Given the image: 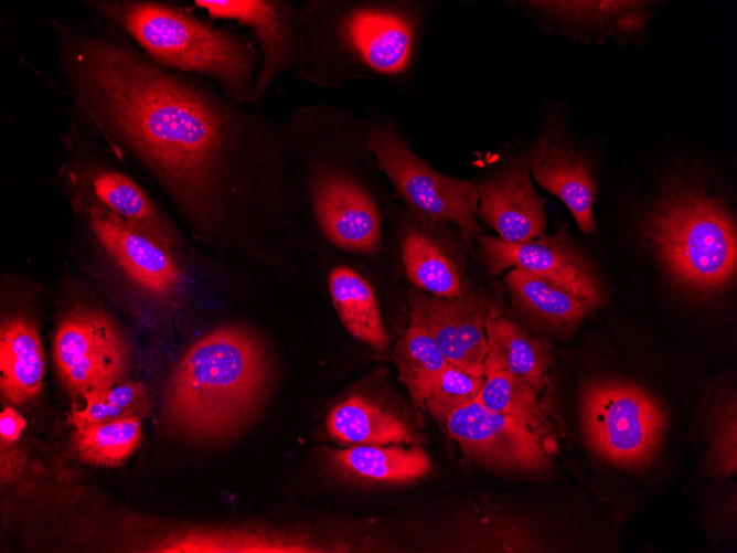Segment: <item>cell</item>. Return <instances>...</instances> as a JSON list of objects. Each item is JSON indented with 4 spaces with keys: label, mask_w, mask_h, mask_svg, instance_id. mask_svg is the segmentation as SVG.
Listing matches in <instances>:
<instances>
[{
    "label": "cell",
    "mask_w": 737,
    "mask_h": 553,
    "mask_svg": "<svg viewBox=\"0 0 737 553\" xmlns=\"http://www.w3.org/2000/svg\"><path fill=\"white\" fill-rule=\"evenodd\" d=\"M514 304L533 319L564 330L585 316V305L564 287L521 268H512L504 278Z\"/></svg>",
    "instance_id": "cell-25"
},
{
    "label": "cell",
    "mask_w": 737,
    "mask_h": 553,
    "mask_svg": "<svg viewBox=\"0 0 737 553\" xmlns=\"http://www.w3.org/2000/svg\"><path fill=\"white\" fill-rule=\"evenodd\" d=\"M446 424L463 455L481 466L528 474L544 471L551 465L555 446L478 400L453 412Z\"/></svg>",
    "instance_id": "cell-11"
},
{
    "label": "cell",
    "mask_w": 737,
    "mask_h": 553,
    "mask_svg": "<svg viewBox=\"0 0 737 553\" xmlns=\"http://www.w3.org/2000/svg\"><path fill=\"white\" fill-rule=\"evenodd\" d=\"M68 178L76 206H100L119 217L154 233L179 248L183 238L173 222L143 189L127 174L100 164L73 169Z\"/></svg>",
    "instance_id": "cell-18"
},
{
    "label": "cell",
    "mask_w": 737,
    "mask_h": 553,
    "mask_svg": "<svg viewBox=\"0 0 737 553\" xmlns=\"http://www.w3.org/2000/svg\"><path fill=\"white\" fill-rule=\"evenodd\" d=\"M0 386L3 396L20 405L35 398L43 385L45 362L34 323L23 316L2 322Z\"/></svg>",
    "instance_id": "cell-20"
},
{
    "label": "cell",
    "mask_w": 737,
    "mask_h": 553,
    "mask_svg": "<svg viewBox=\"0 0 737 553\" xmlns=\"http://www.w3.org/2000/svg\"><path fill=\"white\" fill-rule=\"evenodd\" d=\"M286 153L303 159V196L318 233L343 252L371 255L385 238L380 196L355 163L368 152L364 117L324 103L281 121Z\"/></svg>",
    "instance_id": "cell-3"
},
{
    "label": "cell",
    "mask_w": 737,
    "mask_h": 553,
    "mask_svg": "<svg viewBox=\"0 0 737 553\" xmlns=\"http://www.w3.org/2000/svg\"><path fill=\"white\" fill-rule=\"evenodd\" d=\"M484 370L499 369L526 380L534 389L549 381L551 348L546 340L494 311L485 322Z\"/></svg>",
    "instance_id": "cell-19"
},
{
    "label": "cell",
    "mask_w": 737,
    "mask_h": 553,
    "mask_svg": "<svg viewBox=\"0 0 737 553\" xmlns=\"http://www.w3.org/2000/svg\"><path fill=\"white\" fill-rule=\"evenodd\" d=\"M141 418L137 416L114 422L76 427L71 445L85 462L113 467L120 465L140 445Z\"/></svg>",
    "instance_id": "cell-29"
},
{
    "label": "cell",
    "mask_w": 737,
    "mask_h": 553,
    "mask_svg": "<svg viewBox=\"0 0 737 553\" xmlns=\"http://www.w3.org/2000/svg\"><path fill=\"white\" fill-rule=\"evenodd\" d=\"M484 375H476L448 363L425 402L428 412L446 421L453 412L473 402L480 392Z\"/></svg>",
    "instance_id": "cell-30"
},
{
    "label": "cell",
    "mask_w": 737,
    "mask_h": 553,
    "mask_svg": "<svg viewBox=\"0 0 737 553\" xmlns=\"http://www.w3.org/2000/svg\"><path fill=\"white\" fill-rule=\"evenodd\" d=\"M409 305L410 321L435 339L450 364L484 375L485 322L495 310L481 295L467 286L455 297H437L415 289L410 293Z\"/></svg>",
    "instance_id": "cell-14"
},
{
    "label": "cell",
    "mask_w": 737,
    "mask_h": 553,
    "mask_svg": "<svg viewBox=\"0 0 737 553\" xmlns=\"http://www.w3.org/2000/svg\"><path fill=\"white\" fill-rule=\"evenodd\" d=\"M364 121L367 148L407 213L453 227L472 246L481 234L476 182L432 169L413 150L397 120L381 109L367 105Z\"/></svg>",
    "instance_id": "cell-7"
},
{
    "label": "cell",
    "mask_w": 737,
    "mask_h": 553,
    "mask_svg": "<svg viewBox=\"0 0 737 553\" xmlns=\"http://www.w3.org/2000/svg\"><path fill=\"white\" fill-rule=\"evenodd\" d=\"M51 22L78 123L147 168L197 236L229 225L248 173L280 178L281 121L201 76L154 63L103 20Z\"/></svg>",
    "instance_id": "cell-1"
},
{
    "label": "cell",
    "mask_w": 737,
    "mask_h": 553,
    "mask_svg": "<svg viewBox=\"0 0 737 553\" xmlns=\"http://www.w3.org/2000/svg\"><path fill=\"white\" fill-rule=\"evenodd\" d=\"M78 208L93 240L132 284L157 299L177 294L182 284L177 247L100 206Z\"/></svg>",
    "instance_id": "cell-10"
},
{
    "label": "cell",
    "mask_w": 737,
    "mask_h": 553,
    "mask_svg": "<svg viewBox=\"0 0 737 553\" xmlns=\"http://www.w3.org/2000/svg\"><path fill=\"white\" fill-rule=\"evenodd\" d=\"M394 231L405 273L416 289L437 297L462 293L463 249L471 246L453 227L408 214Z\"/></svg>",
    "instance_id": "cell-17"
},
{
    "label": "cell",
    "mask_w": 737,
    "mask_h": 553,
    "mask_svg": "<svg viewBox=\"0 0 737 553\" xmlns=\"http://www.w3.org/2000/svg\"><path fill=\"white\" fill-rule=\"evenodd\" d=\"M476 400L488 410L516 419L551 445H556L537 390L526 380L499 369L484 370V381Z\"/></svg>",
    "instance_id": "cell-27"
},
{
    "label": "cell",
    "mask_w": 737,
    "mask_h": 553,
    "mask_svg": "<svg viewBox=\"0 0 737 553\" xmlns=\"http://www.w3.org/2000/svg\"><path fill=\"white\" fill-rule=\"evenodd\" d=\"M329 462L339 474L373 482H407L425 477L430 459L423 447L392 445H351L333 449Z\"/></svg>",
    "instance_id": "cell-21"
},
{
    "label": "cell",
    "mask_w": 737,
    "mask_h": 553,
    "mask_svg": "<svg viewBox=\"0 0 737 553\" xmlns=\"http://www.w3.org/2000/svg\"><path fill=\"white\" fill-rule=\"evenodd\" d=\"M83 398L85 406L81 410L74 408L68 416L70 423L75 428L132 417L126 411L107 403L97 391L85 394Z\"/></svg>",
    "instance_id": "cell-33"
},
{
    "label": "cell",
    "mask_w": 737,
    "mask_h": 553,
    "mask_svg": "<svg viewBox=\"0 0 737 553\" xmlns=\"http://www.w3.org/2000/svg\"><path fill=\"white\" fill-rule=\"evenodd\" d=\"M531 174L568 208L578 228L592 233L596 185L587 158L577 149L563 121L547 107L535 139L526 148Z\"/></svg>",
    "instance_id": "cell-15"
},
{
    "label": "cell",
    "mask_w": 737,
    "mask_h": 553,
    "mask_svg": "<svg viewBox=\"0 0 737 553\" xmlns=\"http://www.w3.org/2000/svg\"><path fill=\"white\" fill-rule=\"evenodd\" d=\"M97 393L107 403L126 411L131 416L143 418L150 411L148 392L140 382L125 380Z\"/></svg>",
    "instance_id": "cell-32"
},
{
    "label": "cell",
    "mask_w": 737,
    "mask_h": 553,
    "mask_svg": "<svg viewBox=\"0 0 737 553\" xmlns=\"http://www.w3.org/2000/svg\"><path fill=\"white\" fill-rule=\"evenodd\" d=\"M163 552H254L305 553L320 552L307 536L281 531L235 530L191 531L172 538Z\"/></svg>",
    "instance_id": "cell-26"
},
{
    "label": "cell",
    "mask_w": 737,
    "mask_h": 553,
    "mask_svg": "<svg viewBox=\"0 0 737 553\" xmlns=\"http://www.w3.org/2000/svg\"><path fill=\"white\" fill-rule=\"evenodd\" d=\"M474 182L478 220L493 228L500 240L520 243L544 234L546 199L535 191L526 149Z\"/></svg>",
    "instance_id": "cell-16"
},
{
    "label": "cell",
    "mask_w": 737,
    "mask_h": 553,
    "mask_svg": "<svg viewBox=\"0 0 737 553\" xmlns=\"http://www.w3.org/2000/svg\"><path fill=\"white\" fill-rule=\"evenodd\" d=\"M83 4L124 32L151 61L201 76L229 98L253 106L259 53L250 38L154 0H86Z\"/></svg>",
    "instance_id": "cell-5"
},
{
    "label": "cell",
    "mask_w": 737,
    "mask_h": 553,
    "mask_svg": "<svg viewBox=\"0 0 737 553\" xmlns=\"http://www.w3.org/2000/svg\"><path fill=\"white\" fill-rule=\"evenodd\" d=\"M25 427L23 417L12 407H6L0 415V434L2 440L15 442Z\"/></svg>",
    "instance_id": "cell-34"
},
{
    "label": "cell",
    "mask_w": 737,
    "mask_h": 553,
    "mask_svg": "<svg viewBox=\"0 0 737 553\" xmlns=\"http://www.w3.org/2000/svg\"><path fill=\"white\" fill-rule=\"evenodd\" d=\"M328 433L345 445L413 444L415 437L399 417L360 394L335 404L327 416Z\"/></svg>",
    "instance_id": "cell-22"
},
{
    "label": "cell",
    "mask_w": 737,
    "mask_h": 553,
    "mask_svg": "<svg viewBox=\"0 0 737 553\" xmlns=\"http://www.w3.org/2000/svg\"><path fill=\"white\" fill-rule=\"evenodd\" d=\"M435 11L426 0H307L292 74L328 88L382 81L412 89Z\"/></svg>",
    "instance_id": "cell-2"
},
{
    "label": "cell",
    "mask_w": 737,
    "mask_h": 553,
    "mask_svg": "<svg viewBox=\"0 0 737 553\" xmlns=\"http://www.w3.org/2000/svg\"><path fill=\"white\" fill-rule=\"evenodd\" d=\"M713 471L729 476L736 471V411L727 406L718 413L709 451Z\"/></svg>",
    "instance_id": "cell-31"
},
{
    "label": "cell",
    "mask_w": 737,
    "mask_h": 553,
    "mask_svg": "<svg viewBox=\"0 0 737 553\" xmlns=\"http://www.w3.org/2000/svg\"><path fill=\"white\" fill-rule=\"evenodd\" d=\"M329 290L345 329L373 350L386 352L388 336L370 283L351 267L340 265L330 272Z\"/></svg>",
    "instance_id": "cell-23"
},
{
    "label": "cell",
    "mask_w": 737,
    "mask_h": 553,
    "mask_svg": "<svg viewBox=\"0 0 737 553\" xmlns=\"http://www.w3.org/2000/svg\"><path fill=\"white\" fill-rule=\"evenodd\" d=\"M268 377L258 339L236 326L213 329L193 342L165 384L161 421L192 442H220L236 434L256 410Z\"/></svg>",
    "instance_id": "cell-4"
},
{
    "label": "cell",
    "mask_w": 737,
    "mask_h": 553,
    "mask_svg": "<svg viewBox=\"0 0 737 553\" xmlns=\"http://www.w3.org/2000/svg\"><path fill=\"white\" fill-rule=\"evenodd\" d=\"M479 255L492 275L506 268H521L547 278L577 297L587 309L602 300L599 283L564 224L554 234L509 243L499 237L480 234Z\"/></svg>",
    "instance_id": "cell-12"
},
{
    "label": "cell",
    "mask_w": 737,
    "mask_h": 553,
    "mask_svg": "<svg viewBox=\"0 0 737 553\" xmlns=\"http://www.w3.org/2000/svg\"><path fill=\"white\" fill-rule=\"evenodd\" d=\"M644 234L669 277L688 290L722 289L736 274L731 215L694 189H674L662 196L645 219Z\"/></svg>",
    "instance_id": "cell-6"
},
{
    "label": "cell",
    "mask_w": 737,
    "mask_h": 553,
    "mask_svg": "<svg viewBox=\"0 0 737 553\" xmlns=\"http://www.w3.org/2000/svg\"><path fill=\"white\" fill-rule=\"evenodd\" d=\"M580 417L588 444L604 459L624 467L651 461L662 443L665 413L643 389L617 381L586 385Z\"/></svg>",
    "instance_id": "cell-8"
},
{
    "label": "cell",
    "mask_w": 737,
    "mask_h": 553,
    "mask_svg": "<svg viewBox=\"0 0 737 553\" xmlns=\"http://www.w3.org/2000/svg\"><path fill=\"white\" fill-rule=\"evenodd\" d=\"M392 357L414 406L424 410L435 382L449 363L442 350L423 327L410 321Z\"/></svg>",
    "instance_id": "cell-28"
},
{
    "label": "cell",
    "mask_w": 737,
    "mask_h": 553,
    "mask_svg": "<svg viewBox=\"0 0 737 553\" xmlns=\"http://www.w3.org/2000/svg\"><path fill=\"white\" fill-rule=\"evenodd\" d=\"M212 20L247 28L259 53L253 107L258 108L282 74L293 71L298 46V6L288 0H194Z\"/></svg>",
    "instance_id": "cell-13"
},
{
    "label": "cell",
    "mask_w": 737,
    "mask_h": 553,
    "mask_svg": "<svg viewBox=\"0 0 737 553\" xmlns=\"http://www.w3.org/2000/svg\"><path fill=\"white\" fill-rule=\"evenodd\" d=\"M524 12L534 15L543 25L565 30L589 22L607 23L610 28L633 32L644 22V3L637 1H516Z\"/></svg>",
    "instance_id": "cell-24"
},
{
    "label": "cell",
    "mask_w": 737,
    "mask_h": 553,
    "mask_svg": "<svg viewBox=\"0 0 737 553\" xmlns=\"http://www.w3.org/2000/svg\"><path fill=\"white\" fill-rule=\"evenodd\" d=\"M58 377L73 395L109 389L130 371V343L104 311L78 308L58 323L53 340Z\"/></svg>",
    "instance_id": "cell-9"
}]
</instances>
